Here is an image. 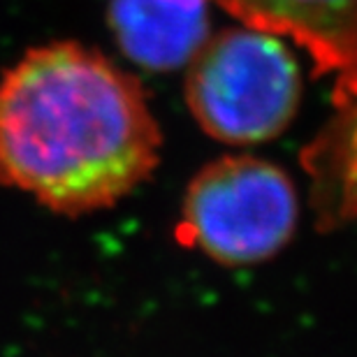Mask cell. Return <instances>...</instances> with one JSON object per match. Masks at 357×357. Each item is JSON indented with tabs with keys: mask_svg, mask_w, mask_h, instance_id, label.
Segmentation results:
<instances>
[{
	"mask_svg": "<svg viewBox=\"0 0 357 357\" xmlns=\"http://www.w3.org/2000/svg\"><path fill=\"white\" fill-rule=\"evenodd\" d=\"M160 128L142 84L73 40L0 77V185L61 216L119 204L155 172Z\"/></svg>",
	"mask_w": 357,
	"mask_h": 357,
	"instance_id": "1",
	"label": "cell"
},
{
	"mask_svg": "<svg viewBox=\"0 0 357 357\" xmlns=\"http://www.w3.org/2000/svg\"><path fill=\"white\" fill-rule=\"evenodd\" d=\"M185 68V105L197 126L223 144L274 139L299 109V66L271 33L225 28L209 35Z\"/></svg>",
	"mask_w": 357,
	"mask_h": 357,
	"instance_id": "2",
	"label": "cell"
},
{
	"mask_svg": "<svg viewBox=\"0 0 357 357\" xmlns=\"http://www.w3.org/2000/svg\"><path fill=\"white\" fill-rule=\"evenodd\" d=\"M297 218L295 183L281 165L223 155L190 178L174 234L218 265H258L288 246Z\"/></svg>",
	"mask_w": 357,
	"mask_h": 357,
	"instance_id": "3",
	"label": "cell"
},
{
	"mask_svg": "<svg viewBox=\"0 0 357 357\" xmlns=\"http://www.w3.org/2000/svg\"><path fill=\"white\" fill-rule=\"evenodd\" d=\"M241 26L295 40L318 77L334 82V107L357 100V0H211Z\"/></svg>",
	"mask_w": 357,
	"mask_h": 357,
	"instance_id": "4",
	"label": "cell"
},
{
	"mask_svg": "<svg viewBox=\"0 0 357 357\" xmlns=\"http://www.w3.org/2000/svg\"><path fill=\"white\" fill-rule=\"evenodd\" d=\"M211 0H112L107 24L119 49L139 68L188 66L209 38Z\"/></svg>",
	"mask_w": 357,
	"mask_h": 357,
	"instance_id": "5",
	"label": "cell"
}]
</instances>
